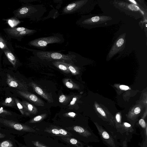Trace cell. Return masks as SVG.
Here are the masks:
<instances>
[{
	"mask_svg": "<svg viewBox=\"0 0 147 147\" xmlns=\"http://www.w3.org/2000/svg\"><path fill=\"white\" fill-rule=\"evenodd\" d=\"M37 56L43 59L71 60L75 56L71 54H64L61 53L48 51H38L36 53Z\"/></svg>",
	"mask_w": 147,
	"mask_h": 147,
	"instance_id": "obj_9",
	"label": "cell"
},
{
	"mask_svg": "<svg viewBox=\"0 0 147 147\" xmlns=\"http://www.w3.org/2000/svg\"><path fill=\"white\" fill-rule=\"evenodd\" d=\"M4 52L9 61L13 66L15 67L16 64L17 60L14 55L9 51H5Z\"/></svg>",
	"mask_w": 147,
	"mask_h": 147,
	"instance_id": "obj_21",
	"label": "cell"
},
{
	"mask_svg": "<svg viewBox=\"0 0 147 147\" xmlns=\"http://www.w3.org/2000/svg\"><path fill=\"white\" fill-rule=\"evenodd\" d=\"M76 100H77V98H76V97L72 99V100L71 102L70 103V105H74L75 103Z\"/></svg>",
	"mask_w": 147,
	"mask_h": 147,
	"instance_id": "obj_34",
	"label": "cell"
},
{
	"mask_svg": "<svg viewBox=\"0 0 147 147\" xmlns=\"http://www.w3.org/2000/svg\"><path fill=\"white\" fill-rule=\"evenodd\" d=\"M46 11L42 5H31L22 7L19 11L20 15L38 20Z\"/></svg>",
	"mask_w": 147,
	"mask_h": 147,
	"instance_id": "obj_6",
	"label": "cell"
},
{
	"mask_svg": "<svg viewBox=\"0 0 147 147\" xmlns=\"http://www.w3.org/2000/svg\"><path fill=\"white\" fill-rule=\"evenodd\" d=\"M16 91L20 95L25 98L29 100L31 102L36 104L42 103L40 100L35 95L32 94L26 91H23L18 90H16Z\"/></svg>",
	"mask_w": 147,
	"mask_h": 147,
	"instance_id": "obj_14",
	"label": "cell"
},
{
	"mask_svg": "<svg viewBox=\"0 0 147 147\" xmlns=\"http://www.w3.org/2000/svg\"><path fill=\"white\" fill-rule=\"evenodd\" d=\"M139 127L140 130L141 135L145 140V141L147 142V124L145 120L143 119H140L139 121Z\"/></svg>",
	"mask_w": 147,
	"mask_h": 147,
	"instance_id": "obj_17",
	"label": "cell"
},
{
	"mask_svg": "<svg viewBox=\"0 0 147 147\" xmlns=\"http://www.w3.org/2000/svg\"><path fill=\"white\" fill-rule=\"evenodd\" d=\"M121 89L123 90H126L129 89L128 86L124 85H121L119 86Z\"/></svg>",
	"mask_w": 147,
	"mask_h": 147,
	"instance_id": "obj_31",
	"label": "cell"
},
{
	"mask_svg": "<svg viewBox=\"0 0 147 147\" xmlns=\"http://www.w3.org/2000/svg\"><path fill=\"white\" fill-rule=\"evenodd\" d=\"M0 147H14L13 142L9 140H6L0 143Z\"/></svg>",
	"mask_w": 147,
	"mask_h": 147,
	"instance_id": "obj_23",
	"label": "cell"
},
{
	"mask_svg": "<svg viewBox=\"0 0 147 147\" xmlns=\"http://www.w3.org/2000/svg\"><path fill=\"white\" fill-rule=\"evenodd\" d=\"M1 104L4 106L10 107H14L16 105L14 98L10 97L6 98Z\"/></svg>",
	"mask_w": 147,
	"mask_h": 147,
	"instance_id": "obj_19",
	"label": "cell"
},
{
	"mask_svg": "<svg viewBox=\"0 0 147 147\" xmlns=\"http://www.w3.org/2000/svg\"><path fill=\"white\" fill-rule=\"evenodd\" d=\"M69 115L71 117H74L76 116V114L74 112H71L69 113H68Z\"/></svg>",
	"mask_w": 147,
	"mask_h": 147,
	"instance_id": "obj_35",
	"label": "cell"
},
{
	"mask_svg": "<svg viewBox=\"0 0 147 147\" xmlns=\"http://www.w3.org/2000/svg\"><path fill=\"white\" fill-rule=\"evenodd\" d=\"M112 20V18L108 16L87 15L82 16L76 23L84 28H91L106 25Z\"/></svg>",
	"mask_w": 147,
	"mask_h": 147,
	"instance_id": "obj_4",
	"label": "cell"
},
{
	"mask_svg": "<svg viewBox=\"0 0 147 147\" xmlns=\"http://www.w3.org/2000/svg\"><path fill=\"white\" fill-rule=\"evenodd\" d=\"M64 147H71L69 145L65 144V146H64Z\"/></svg>",
	"mask_w": 147,
	"mask_h": 147,
	"instance_id": "obj_39",
	"label": "cell"
},
{
	"mask_svg": "<svg viewBox=\"0 0 147 147\" xmlns=\"http://www.w3.org/2000/svg\"><path fill=\"white\" fill-rule=\"evenodd\" d=\"M5 136V135L2 133H0V139L4 138Z\"/></svg>",
	"mask_w": 147,
	"mask_h": 147,
	"instance_id": "obj_37",
	"label": "cell"
},
{
	"mask_svg": "<svg viewBox=\"0 0 147 147\" xmlns=\"http://www.w3.org/2000/svg\"><path fill=\"white\" fill-rule=\"evenodd\" d=\"M20 144V147H28L27 146L25 145H24L21 144Z\"/></svg>",
	"mask_w": 147,
	"mask_h": 147,
	"instance_id": "obj_38",
	"label": "cell"
},
{
	"mask_svg": "<svg viewBox=\"0 0 147 147\" xmlns=\"http://www.w3.org/2000/svg\"><path fill=\"white\" fill-rule=\"evenodd\" d=\"M68 68L70 71L73 74H75L76 72V71L75 69L72 66L70 65Z\"/></svg>",
	"mask_w": 147,
	"mask_h": 147,
	"instance_id": "obj_29",
	"label": "cell"
},
{
	"mask_svg": "<svg viewBox=\"0 0 147 147\" xmlns=\"http://www.w3.org/2000/svg\"><path fill=\"white\" fill-rule=\"evenodd\" d=\"M34 88L35 92L38 94L40 95H43V92L40 88L37 86L34 87Z\"/></svg>",
	"mask_w": 147,
	"mask_h": 147,
	"instance_id": "obj_26",
	"label": "cell"
},
{
	"mask_svg": "<svg viewBox=\"0 0 147 147\" xmlns=\"http://www.w3.org/2000/svg\"><path fill=\"white\" fill-rule=\"evenodd\" d=\"M117 7L122 10H126L129 11L136 12L140 11L139 8L136 5L132 3H127L125 2H119L117 3Z\"/></svg>",
	"mask_w": 147,
	"mask_h": 147,
	"instance_id": "obj_15",
	"label": "cell"
},
{
	"mask_svg": "<svg viewBox=\"0 0 147 147\" xmlns=\"http://www.w3.org/2000/svg\"><path fill=\"white\" fill-rule=\"evenodd\" d=\"M70 133L73 137L85 143L99 142L98 137L88 125H76L65 129Z\"/></svg>",
	"mask_w": 147,
	"mask_h": 147,
	"instance_id": "obj_2",
	"label": "cell"
},
{
	"mask_svg": "<svg viewBox=\"0 0 147 147\" xmlns=\"http://www.w3.org/2000/svg\"><path fill=\"white\" fill-rule=\"evenodd\" d=\"M63 37L61 34H55L46 37H41L30 41L29 45L37 48H42L48 44L55 43H61L64 42Z\"/></svg>",
	"mask_w": 147,
	"mask_h": 147,
	"instance_id": "obj_8",
	"label": "cell"
},
{
	"mask_svg": "<svg viewBox=\"0 0 147 147\" xmlns=\"http://www.w3.org/2000/svg\"><path fill=\"white\" fill-rule=\"evenodd\" d=\"M0 114H4L7 115H11L12 114L10 112L4 109L2 107L0 108Z\"/></svg>",
	"mask_w": 147,
	"mask_h": 147,
	"instance_id": "obj_25",
	"label": "cell"
},
{
	"mask_svg": "<svg viewBox=\"0 0 147 147\" xmlns=\"http://www.w3.org/2000/svg\"><path fill=\"white\" fill-rule=\"evenodd\" d=\"M98 134L103 143L108 147H119V143L116 137L102 126L94 123Z\"/></svg>",
	"mask_w": 147,
	"mask_h": 147,
	"instance_id": "obj_7",
	"label": "cell"
},
{
	"mask_svg": "<svg viewBox=\"0 0 147 147\" xmlns=\"http://www.w3.org/2000/svg\"><path fill=\"white\" fill-rule=\"evenodd\" d=\"M58 67L61 70H66L67 69V67L64 65L62 64H59L58 65Z\"/></svg>",
	"mask_w": 147,
	"mask_h": 147,
	"instance_id": "obj_28",
	"label": "cell"
},
{
	"mask_svg": "<svg viewBox=\"0 0 147 147\" xmlns=\"http://www.w3.org/2000/svg\"><path fill=\"white\" fill-rule=\"evenodd\" d=\"M6 82L9 87L16 88L18 90L26 91L28 90V86L25 82L9 74H7Z\"/></svg>",
	"mask_w": 147,
	"mask_h": 147,
	"instance_id": "obj_12",
	"label": "cell"
},
{
	"mask_svg": "<svg viewBox=\"0 0 147 147\" xmlns=\"http://www.w3.org/2000/svg\"><path fill=\"white\" fill-rule=\"evenodd\" d=\"M0 122L5 126L25 132L36 133L35 130L29 126L11 120L0 118Z\"/></svg>",
	"mask_w": 147,
	"mask_h": 147,
	"instance_id": "obj_10",
	"label": "cell"
},
{
	"mask_svg": "<svg viewBox=\"0 0 147 147\" xmlns=\"http://www.w3.org/2000/svg\"><path fill=\"white\" fill-rule=\"evenodd\" d=\"M26 137V146L28 147H64L65 144L51 137L29 133Z\"/></svg>",
	"mask_w": 147,
	"mask_h": 147,
	"instance_id": "obj_1",
	"label": "cell"
},
{
	"mask_svg": "<svg viewBox=\"0 0 147 147\" xmlns=\"http://www.w3.org/2000/svg\"><path fill=\"white\" fill-rule=\"evenodd\" d=\"M32 127L35 130L36 133L52 138L55 136L73 137L70 133L55 124L39 123Z\"/></svg>",
	"mask_w": 147,
	"mask_h": 147,
	"instance_id": "obj_3",
	"label": "cell"
},
{
	"mask_svg": "<svg viewBox=\"0 0 147 147\" xmlns=\"http://www.w3.org/2000/svg\"><path fill=\"white\" fill-rule=\"evenodd\" d=\"M15 102L17 107L19 109L21 113L23 115L29 116L26 110L22 103V102H20L18 99L16 98H14Z\"/></svg>",
	"mask_w": 147,
	"mask_h": 147,
	"instance_id": "obj_20",
	"label": "cell"
},
{
	"mask_svg": "<svg viewBox=\"0 0 147 147\" xmlns=\"http://www.w3.org/2000/svg\"><path fill=\"white\" fill-rule=\"evenodd\" d=\"M140 108L139 107H137L134 109V112L136 114H138L140 113Z\"/></svg>",
	"mask_w": 147,
	"mask_h": 147,
	"instance_id": "obj_32",
	"label": "cell"
},
{
	"mask_svg": "<svg viewBox=\"0 0 147 147\" xmlns=\"http://www.w3.org/2000/svg\"><path fill=\"white\" fill-rule=\"evenodd\" d=\"M45 117V115H38L30 120L28 123L30 124H35L34 125L32 126H33L39 123Z\"/></svg>",
	"mask_w": 147,
	"mask_h": 147,
	"instance_id": "obj_22",
	"label": "cell"
},
{
	"mask_svg": "<svg viewBox=\"0 0 147 147\" xmlns=\"http://www.w3.org/2000/svg\"><path fill=\"white\" fill-rule=\"evenodd\" d=\"M36 31L34 30H27L19 32H16L9 33L10 34L16 37H20L25 35H31L36 32Z\"/></svg>",
	"mask_w": 147,
	"mask_h": 147,
	"instance_id": "obj_18",
	"label": "cell"
},
{
	"mask_svg": "<svg viewBox=\"0 0 147 147\" xmlns=\"http://www.w3.org/2000/svg\"><path fill=\"white\" fill-rule=\"evenodd\" d=\"M88 1V0H81L72 2L63 9L62 14H83L86 13L89 9L90 2Z\"/></svg>",
	"mask_w": 147,
	"mask_h": 147,
	"instance_id": "obj_5",
	"label": "cell"
},
{
	"mask_svg": "<svg viewBox=\"0 0 147 147\" xmlns=\"http://www.w3.org/2000/svg\"><path fill=\"white\" fill-rule=\"evenodd\" d=\"M97 109L98 112L102 116L104 117H106V114L102 109L100 107H98Z\"/></svg>",
	"mask_w": 147,
	"mask_h": 147,
	"instance_id": "obj_27",
	"label": "cell"
},
{
	"mask_svg": "<svg viewBox=\"0 0 147 147\" xmlns=\"http://www.w3.org/2000/svg\"><path fill=\"white\" fill-rule=\"evenodd\" d=\"M125 34H122L120 36L111 49L109 55L110 57L113 56L123 48L125 45Z\"/></svg>",
	"mask_w": 147,
	"mask_h": 147,
	"instance_id": "obj_13",
	"label": "cell"
},
{
	"mask_svg": "<svg viewBox=\"0 0 147 147\" xmlns=\"http://www.w3.org/2000/svg\"><path fill=\"white\" fill-rule=\"evenodd\" d=\"M53 138L61 141L66 145L71 147H92L91 146L80 141L73 137L67 136H55Z\"/></svg>",
	"mask_w": 147,
	"mask_h": 147,
	"instance_id": "obj_11",
	"label": "cell"
},
{
	"mask_svg": "<svg viewBox=\"0 0 147 147\" xmlns=\"http://www.w3.org/2000/svg\"><path fill=\"white\" fill-rule=\"evenodd\" d=\"M65 99V96L64 95H61L59 98V102L62 103L64 102Z\"/></svg>",
	"mask_w": 147,
	"mask_h": 147,
	"instance_id": "obj_30",
	"label": "cell"
},
{
	"mask_svg": "<svg viewBox=\"0 0 147 147\" xmlns=\"http://www.w3.org/2000/svg\"><path fill=\"white\" fill-rule=\"evenodd\" d=\"M22 103L29 115L30 114H35L37 113L36 108L32 104L24 100L22 101Z\"/></svg>",
	"mask_w": 147,
	"mask_h": 147,
	"instance_id": "obj_16",
	"label": "cell"
},
{
	"mask_svg": "<svg viewBox=\"0 0 147 147\" xmlns=\"http://www.w3.org/2000/svg\"><path fill=\"white\" fill-rule=\"evenodd\" d=\"M5 47V45L3 44V43L0 41V48L2 49L4 48Z\"/></svg>",
	"mask_w": 147,
	"mask_h": 147,
	"instance_id": "obj_36",
	"label": "cell"
},
{
	"mask_svg": "<svg viewBox=\"0 0 147 147\" xmlns=\"http://www.w3.org/2000/svg\"><path fill=\"white\" fill-rule=\"evenodd\" d=\"M8 22L10 26L13 27L19 23V21H17L14 19H11L9 20H8Z\"/></svg>",
	"mask_w": 147,
	"mask_h": 147,
	"instance_id": "obj_24",
	"label": "cell"
},
{
	"mask_svg": "<svg viewBox=\"0 0 147 147\" xmlns=\"http://www.w3.org/2000/svg\"><path fill=\"white\" fill-rule=\"evenodd\" d=\"M69 88H71L73 87V84L69 82H67L65 84Z\"/></svg>",
	"mask_w": 147,
	"mask_h": 147,
	"instance_id": "obj_33",
	"label": "cell"
}]
</instances>
